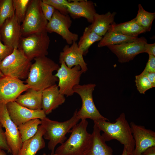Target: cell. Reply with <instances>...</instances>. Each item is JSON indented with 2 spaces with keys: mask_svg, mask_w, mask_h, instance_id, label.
Returning a JSON list of instances; mask_svg holds the SVG:
<instances>
[{
  "mask_svg": "<svg viewBox=\"0 0 155 155\" xmlns=\"http://www.w3.org/2000/svg\"><path fill=\"white\" fill-rule=\"evenodd\" d=\"M32 63L23 53L18 49L0 63V69L4 76L20 80L27 78Z\"/></svg>",
  "mask_w": 155,
  "mask_h": 155,
  "instance_id": "5",
  "label": "cell"
},
{
  "mask_svg": "<svg viewBox=\"0 0 155 155\" xmlns=\"http://www.w3.org/2000/svg\"><path fill=\"white\" fill-rule=\"evenodd\" d=\"M135 142L133 155H141L148 148L155 146V132L146 129L144 126L137 125L133 122L130 123Z\"/></svg>",
  "mask_w": 155,
  "mask_h": 155,
  "instance_id": "15",
  "label": "cell"
},
{
  "mask_svg": "<svg viewBox=\"0 0 155 155\" xmlns=\"http://www.w3.org/2000/svg\"><path fill=\"white\" fill-rule=\"evenodd\" d=\"M15 14L13 0H0V28L7 19Z\"/></svg>",
  "mask_w": 155,
  "mask_h": 155,
  "instance_id": "29",
  "label": "cell"
},
{
  "mask_svg": "<svg viewBox=\"0 0 155 155\" xmlns=\"http://www.w3.org/2000/svg\"><path fill=\"white\" fill-rule=\"evenodd\" d=\"M31 0H13L15 15L21 24L24 20Z\"/></svg>",
  "mask_w": 155,
  "mask_h": 155,
  "instance_id": "30",
  "label": "cell"
},
{
  "mask_svg": "<svg viewBox=\"0 0 155 155\" xmlns=\"http://www.w3.org/2000/svg\"><path fill=\"white\" fill-rule=\"evenodd\" d=\"M21 24L15 14L7 19L0 28L1 39L4 44L13 49H18L22 37Z\"/></svg>",
  "mask_w": 155,
  "mask_h": 155,
  "instance_id": "16",
  "label": "cell"
},
{
  "mask_svg": "<svg viewBox=\"0 0 155 155\" xmlns=\"http://www.w3.org/2000/svg\"><path fill=\"white\" fill-rule=\"evenodd\" d=\"M0 155H6L4 150L0 149Z\"/></svg>",
  "mask_w": 155,
  "mask_h": 155,
  "instance_id": "41",
  "label": "cell"
},
{
  "mask_svg": "<svg viewBox=\"0 0 155 155\" xmlns=\"http://www.w3.org/2000/svg\"><path fill=\"white\" fill-rule=\"evenodd\" d=\"M116 12H108L104 14L96 13L92 24L89 26L92 31L100 36L103 37L109 30L114 22Z\"/></svg>",
  "mask_w": 155,
  "mask_h": 155,
  "instance_id": "21",
  "label": "cell"
},
{
  "mask_svg": "<svg viewBox=\"0 0 155 155\" xmlns=\"http://www.w3.org/2000/svg\"><path fill=\"white\" fill-rule=\"evenodd\" d=\"M140 38L108 31L102 37L98 44L99 47L118 45L136 41Z\"/></svg>",
  "mask_w": 155,
  "mask_h": 155,
  "instance_id": "25",
  "label": "cell"
},
{
  "mask_svg": "<svg viewBox=\"0 0 155 155\" xmlns=\"http://www.w3.org/2000/svg\"><path fill=\"white\" fill-rule=\"evenodd\" d=\"M141 155H155V146L148 148Z\"/></svg>",
  "mask_w": 155,
  "mask_h": 155,
  "instance_id": "39",
  "label": "cell"
},
{
  "mask_svg": "<svg viewBox=\"0 0 155 155\" xmlns=\"http://www.w3.org/2000/svg\"><path fill=\"white\" fill-rule=\"evenodd\" d=\"M61 66L55 75L58 79L57 85L60 93L67 97L73 95V88L79 84L80 78L83 73L79 65L69 68L65 63L62 62Z\"/></svg>",
  "mask_w": 155,
  "mask_h": 155,
  "instance_id": "9",
  "label": "cell"
},
{
  "mask_svg": "<svg viewBox=\"0 0 155 155\" xmlns=\"http://www.w3.org/2000/svg\"><path fill=\"white\" fill-rule=\"evenodd\" d=\"M45 130L40 125L36 134L23 142L18 155H35L37 152L45 147L43 138Z\"/></svg>",
  "mask_w": 155,
  "mask_h": 155,
  "instance_id": "20",
  "label": "cell"
},
{
  "mask_svg": "<svg viewBox=\"0 0 155 155\" xmlns=\"http://www.w3.org/2000/svg\"><path fill=\"white\" fill-rule=\"evenodd\" d=\"M53 155H57L54 153V154Z\"/></svg>",
  "mask_w": 155,
  "mask_h": 155,
  "instance_id": "44",
  "label": "cell"
},
{
  "mask_svg": "<svg viewBox=\"0 0 155 155\" xmlns=\"http://www.w3.org/2000/svg\"><path fill=\"white\" fill-rule=\"evenodd\" d=\"M102 37L92 31L89 26L86 27L78 44L79 48L82 51L83 55L87 53L92 45L96 42L100 41Z\"/></svg>",
  "mask_w": 155,
  "mask_h": 155,
  "instance_id": "26",
  "label": "cell"
},
{
  "mask_svg": "<svg viewBox=\"0 0 155 155\" xmlns=\"http://www.w3.org/2000/svg\"><path fill=\"white\" fill-rule=\"evenodd\" d=\"M4 75L2 73L0 69V78L3 76Z\"/></svg>",
  "mask_w": 155,
  "mask_h": 155,
  "instance_id": "42",
  "label": "cell"
},
{
  "mask_svg": "<svg viewBox=\"0 0 155 155\" xmlns=\"http://www.w3.org/2000/svg\"><path fill=\"white\" fill-rule=\"evenodd\" d=\"M64 95L61 94L57 84L42 91V109L46 115L51 113L65 102Z\"/></svg>",
  "mask_w": 155,
  "mask_h": 155,
  "instance_id": "19",
  "label": "cell"
},
{
  "mask_svg": "<svg viewBox=\"0 0 155 155\" xmlns=\"http://www.w3.org/2000/svg\"><path fill=\"white\" fill-rule=\"evenodd\" d=\"M66 4L69 15L73 19L83 17L92 23L96 13L94 3L86 0L71 1Z\"/></svg>",
  "mask_w": 155,
  "mask_h": 155,
  "instance_id": "18",
  "label": "cell"
},
{
  "mask_svg": "<svg viewBox=\"0 0 155 155\" xmlns=\"http://www.w3.org/2000/svg\"><path fill=\"white\" fill-rule=\"evenodd\" d=\"M20 94L15 101L20 105L32 110L42 109V91L29 88Z\"/></svg>",
  "mask_w": 155,
  "mask_h": 155,
  "instance_id": "23",
  "label": "cell"
},
{
  "mask_svg": "<svg viewBox=\"0 0 155 155\" xmlns=\"http://www.w3.org/2000/svg\"><path fill=\"white\" fill-rule=\"evenodd\" d=\"M96 85L88 84L83 85L78 84L73 88L74 93L78 94L80 97L82 104L81 108L77 111V115L80 119L89 118L94 121L106 120L108 119L104 117L99 113L94 103L92 93Z\"/></svg>",
  "mask_w": 155,
  "mask_h": 155,
  "instance_id": "7",
  "label": "cell"
},
{
  "mask_svg": "<svg viewBox=\"0 0 155 155\" xmlns=\"http://www.w3.org/2000/svg\"><path fill=\"white\" fill-rule=\"evenodd\" d=\"M0 123L5 129L6 138L11 154L18 155L23 142L18 127L10 119L5 104H0Z\"/></svg>",
  "mask_w": 155,
  "mask_h": 155,
  "instance_id": "10",
  "label": "cell"
},
{
  "mask_svg": "<svg viewBox=\"0 0 155 155\" xmlns=\"http://www.w3.org/2000/svg\"><path fill=\"white\" fill-rule=\"evenodd\" d=\"M72 23L69 15H64L55 9L51 20L48 22L46 30L48 32H54L61 36L68 45L78 39V35L69 30Z\"/></svg>",
  "mask_w": 155,
  "mask_h": 155,
  "instance_id": "11",
  "label": "cell"
},
{
  "mask_svg": "<svg viewBox=\"0 0 155 155\" xmlns=\"http://www.w3.org/2000/svg\"><path fill=\"white\" fill-rule=\"evenodd\" d=\"M0 123V149L6 150L11 153V150L7 143L5 131Z\"/></svg>",
  "mask_w": 155,
  "mask_h": 155,
  "instance_id": "35",
  "label": "cell"
},
{
  "mask_svg": "<svg viewBox=\"0 0 155 155\" xmlns=\"http://www.w3.org/2000/svg\"><path fill=\"white\" fill-rule=\"evenodd\" d=\"M42 155H49V154H46L45 153H44Z\"/></svg>",
  "mask_w": 155,
  "mask_h": 155,
  "instance_id": "43",
  "label": "cell"
},
{
  "mask_svg": "<svg viewBox=\"0 0 155 155\" xmlns=\"http://www.w3.org/2000/svg\"><path fill=\"white\" fill-rule=\"evenodd\" d=\"M40 6L43 14L46 19L49 21L51 19L55 9L52 6L40 0Z\"/></svg>",
  "mask_w": 155,
  "mask_h": 155,
  "instance_id": "33",
  "label": "cell"
},
{
  "mask_svg": "<svg viewBox=\"0 0 155 155\" xmlns=\"http://www.w3.org/2000/svg\"><path fill=\"white\" fill-rule=\"evenodd\" d=\"M40 0H31L23 22L21 25L22 37L46 31L48 21L44 17L40 6Z\"/></svg>",
  "mask_w": 155,
  "mask_h": 155,
  "instance_id": "8",
  "label": "cell"
},
{
  "mask_svg": "<svg viewBox=\"0 0 155 155\" xmlns=\"http://www.w3.org/2000/svg\"><path fill=\"white\" fill-rule=\"evenodd\" d=\"M6 105L10 119L17 126L32 119L42 120L46 117L42 109H30L20 105L15 101L9 102Z\"/></svg>",
  "mask_w": 155,
  "mask_h": 155,
  "instance_id": "14",
  "label": "cell"
},
{
  "mask_svg": "<svg viewBox=\"0 0 155 155\" xmlns=\"http://www.w3.org/2000/svg\"><path fill=\"white\" fill-rule=\"evenodd\" d=\"M44 3L51 5L54 8L64 15L69 14L66 4L69 2L66 0H42Z\"/></svg>",
  "mask_w": 155,
  "mask_h": 155,
  "instance_id": "32",
  "label": "cell"
},
{
  "mask_svg": "<svg viewBox=\"0 0 155 155\" xmlns=\"http://www.w3.org/2000/svg\"><path fill=\"white\" fill-rule=\"evenodd\" d=\"M41 124L40 119H34L18 126L22 142L34 136Z\"/></svg>",
  "mask_w": 155,
  "mask_h": 155,
  "instance_id": "27",
  "label": "cell"
},
{
  "mask_svg": "<svg viewBox=\"0 0 155 155\" xmlns=\"http://www.w3.org/2000/svg\"><path fill=\"white\" fill-rule=\"evenodd\" d=\"M29 88L20 79L4 76L0 78V104L15 101L23 92Z\"/></svg>",
  "mask_w": 155,
  "mask_h": 155,
  "instance_id": "12",
  "label": "cell"
},
{
  "mask_svg": "<svg viewBox=\"0 0 155 155\" xmlns=\"http://www.w3.org/2000/svg\"><path fill=\"white\" fill-rule=\"evenodd\" d=\"M88 123L82 119L71 130V134L65 142L56 149L57 155H87L91 145V134L87 131Z\"/></svg>",
  "mask_w": 155,
  "mask_h": 155,
  "instance_id": "3",
  "label": "cell"
},
{
  "mask_svg": "<svg viewBox=\"0 0 155 155\" xmlns=\"http://www.w3.org/2000/svg\"><path fill=\"white\" fill-rule=\"evenodd\" d=\"M77 110H75L70 119L64 122L53 121L46 117L41 120V125L45 131L43 137L49 141L48 148L51 151V155L54 154L55 148L57 145L65 142L67 139L66 134L70 133L71 129L80 120L77 115Z\"/></svg>",
  "mask_w": 155,
  "mask_h": 155,
  "instance_id": "4",
  "label": "cell"
},
{
  "mask_svg": "<svg viewBox=\"0 0 155 155\" xmlns=\"http://www.w3.org/2000/svg\"><path fill=\"white\" fill-rule=\"evenodd\" d=\"M108 31L134 37H138L139 35L146 32L144 28L135 22L134 18L129 21L119 24L114 23L111 25Z\"/></svg>",
  "mask_w": 155,
  "mask_h": 155,
  "instance_id": "24",
  "label": "cell"
},
{
  "mask_svg": "<svg viewBox=\"0 0 155 155\" xmlns=\"http://www.w3.org/2000/svg\"><path fill=\"white\" fill-rule=\"evenodd\" d=\"M50 43L46 31L37 32L21 37L18 49L31 61L35 58L47 55Z\"/></svg>",
  "mask_w": 155,
  "mask_h": 155,
  "instance_id": "6",
  "label": "cell"
},
{
  "mask_svg": "<svg viewBox=\"0 0 155 155\" xmlns=\"http://www.w3.org/2000/svg\"><path fill=\"white\" fill-rule=\"evenodd\" d=\"M149 59L143 72H155V56L149 55Z\"/></svg>",
  "mask_w": 155,
  "mask_h": 155,
  "instance_id": "36",
  "label": "cell"
},
{
  "mask_svg": "<svg viewBox=\"0 0 155 155\" xmlns=\"http://www.w3.org/2000/svg\"><path fill=\"white\" fill-rule=\"evenodd\" d=\"M13 50L14 49L2 44L0 35V63L10 54Z\"/></svg>",
  "mask_w": 155,
  "mask_h": 155,
  "instance_id": "34",
  "label": "cell"
},
{
  "mask_svg": "<svg viewBox=\"0 0 155 155\" xmlns=\"http://www.w3.org/2000/svg\"><path fill=\"white\" fill-rule=\"evenodd\" d=\"M135 82L137 89L141 94H144L147 90L153 87L147 78L142 73L135 76Z\"/></svg>",
  "mask_w": 155,
  "mask_h": 155,
  "instance_id": "31",
  "label": "cell"
},
{
  "mask_svg": "<svg viewBox=\"0 0 155 155\" xmlns=\"http://www.w3.org/2000/svg\"><path fill=\"white\" fill-rule=\"evenodd\" d=\"M147 42L145 37H142L135 41L107 47L117 56L118 61L123 63L133 60L140 53H145L144 44Z\"/></svg>",
  "mask_w": 155,
  "mask_h": 155,
  "instance_id": "13",
  "label": "cell"
},
{
  "mask_svg": "<svg viewBox=\"0 0 155 155\" xmlns=\"http://www.w3.org/2000/svg\"><path fill=\"white\" fill-rule=\"evenodd\" d=\"M82 51L79 48L76 42H73L71 46L66 45L59 54V62L60 63L64 62L67 66L71 68L79 65L83 73L88 70L87 64L85 61Z\"/></svg>",
  "mask_w": 155,
  "mask_h": 155,
  "instance_id": "17",
  "label": "cell"
},
{
  "mask_svg": "<svg viewBox=\"0 0 155 155\" xmlns=\"http://www.w3.org/2000/svg\"><path fill=\"white\" fill-rule=\"evenodd\" d=\"M141 73L145 75L150 82L153 87H155V72L142 71Z\"/></svg>",
  "mask_w": 155,
  "mask_h": 155,
  "instance_id": "38",
  "label": "cell"
},
{
  "mask_svg": "<svg viewBox=\"0 0 155 155\" xmlns=\"http://www.w3.org/2000/svg\"><path fill=\"white\" fill-rule=\"evenodd\" d=\"M92 142L87 155H113L112 148L107 145L100 134V130L94 124Z\"/></svg>",
  "mask_w": 155,
  "mask_h": 155,
  "instance_id": "22",
  "label": "cell"
},
{
  "mask_svg": "<svg viewBox=\"0 0 155 155\" xmlns=\"http://www.w3.org/2000/svg\"><path fill=\"white\" fill-rule=\"evenodd\" d=\"M145 53H147L149 55L155 56V43L148 44L146 43L144 44Z\"/></svg>",
  "mask_w": 155,
  "mask_h": 155,
  "instance_id": "37",
  "label": "cell"
},
{
  "mask_svg": "<svg viewBox=\"0 0 155 155\" xmlns=\"http://www.w3.org/2000/svg\"><path fill=\"white\" fill-rule=\"evenodd\" d=\"M121 155H129L125 148L124 147Z\"/></svg>",
  "mask_w": 155,
  "mask_h": 155,
  "instance_id": "40",
  "label": "cell"
},
{
  "mask_svg": "<svg viewBox=\"0 0 155 155\" xmlns=\"http://www.w3.org/2000/svg\"><path fill=\"white\" fill-rule=\"evenodd\" d=\"M94 122L100 131L103 132L101 136L105 141L116 140L124 145L129 155H133L135 142L130 124L124 113H121L114 123L106 120Z\"/></svg>",
  "mask_w": 155,
  "mask_h": 155,
  "instance_id": "2",
  "label": "cell"
},
{
  "mask_svg": "<svg viewBox=\"0 0 155 155\" xmlns=\"http://www.w3.org/2000/svg\"><path fill=\"white\" fill-rule=\"evenodd\" d=\"M136 16L134 18L135 22L144 28L146 32L150 31L153 21L155 18V13L146 11L141 4L138 6Z\"/></svg>",
  "mask_w": 155,
  "mask_h": 155,
  "instance_id": "28",
  "label": "cell"
},
{
  "mask_svg": "<svg viewBox=\"0 0 155 155\" xmlns=\"http://www.w3.org/2000/svg\"><path fill=\"white\" fill-rule=\"evenodd\" d=\"M34 59V62L31 65L25 82L29 88L42 91L56 84L58 79L53 72L59 68V65L46 56Z\"/></svg>",
  "mask_w": 155,
  "mask_h": 155,
  "instance_id": "1",
  "label": "cell"
}]
</instances>
